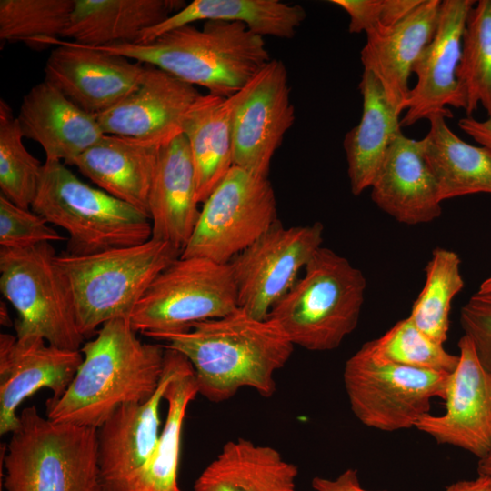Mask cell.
I'll return each instance as SVG.
<instances>
[{
	"label": "cell",
	"instance_id": "obj_12",
	"mask_svg": "<svg viewBox=\"0 0 491 491\" xmlns=\"http://www.w3.org/2000/svg\"><path fill=\"white\" fill-rule=\"evenodd\" d=\"M323 229L319 222L285 227L278 220L237 255L229 264L238 306L253 317L266 319L322 246Z\"/></svg>",
	"mask_w": 491,
	"mask_h": 491
},
{
	"label": "cell",
	"instance_id": "obj_11",
	"mask_svg": "<svg viewBox=\"0 0 491 491\" xmlns=\"http://www.w3.org/2000/svg\"><path fill=\"white\" fill-rule=\"evenodd\" d=\"M450 374L376 363L361 351L345 365L350 407L365 426L382 431L416 427L435 397L445 400Z\"/></svg>",
	"mask_w": 491,
	"mask_h": 491
},
{
	"label": "cell",
	"instance_id": "obj_38",
	"mask_svg": "<svg viewBox=\"0 0 491 491\" xmlns=\"http://www.w3.org/2000/svg\"><path fill=\"white\" fill-rule=\"evenodd\" d=\"M423 0H331L349 16L348 32L366 33L390 28L406 17Z\"/></svg>",
	"mask_w": 491,
	"mask_h": 491
},
{
	"label": "cell",
	"instance_id": "obj_33",
	"mask_svg": "<svg viewBox=\"0 0 491 491\" xmlns=\"http://www.w3.org/2000/svg\"><path fill=\"white\" fill-rule=\"evenodd\" d=\"M457 80L467 116L478 105L491 116V0L476 2L467 15Z\"/></svg>",
	"mask_w": 491,
	"mask_h": 491
},
{
	"label": "cell",
	"instance_id": "obj_8",
	"mask_svg": "<svg viewBox=\"0 0 491 491\" xmlns=\"http://www.w3.org/2000/svg\"><path fill=\"white\" fill-rule=\"evenodd\" d=\"M238 307L230 264L179 256L151 283L129 318L135 331L156 339Z\"/></svg>",
	"mask_w": 491,
	"mask_h": 491
},
{
	"label": "cell",
	"instance_id": "obj_43",
	"mask_svg": "<svg viewBox=\"0 0 491 491\" xmlns=\"http://www.w3.org/2000/svg\"><path fill=\"white\" fill-rule=\"evenodd\" d=\"M477 472L478 476H486L491 480V449L479 458Z\"/></svg>",
	"mask_w": 491,
	"mask_h": 491
},
{
	"label": "cell",
	"instance_id": "obj_36",
	"mask_svg": "<svg viewBox=\"0 0 491 491\" xmlns=\"http://www.w3.org/2000/svg\"><path fill=\"white\" fill-rule=\"evenodd\" d=\"M23 135L9 105L0 100V190L15 205L29 209L35 197L43 164L23 144Z\"/></svg>",
	"mask_w": 491,
	"mask_h": 491
},
{
	"label": "cell",
	"instance_id": "obj_16",
	"mask_svg": "<svg viewBox=\"0 0 491 491\" xmlns=\"http://www.w3.org/2000/svg\"><path fill=\"white\" fill-rule=\"evenodd\" d=\"M201 95L195 85L145 65L138 87L96 119L105 135L160 147L183 134L185 116Z\"/></svg>",
	"mask_w": 491,
	"mask_h": 491
},
{
	"label": "cell",
	"instance_id": "obj_1",
	"mask_svg": "<svg viewBox=\"0 0 491 491\" xmlns=\"http://www.w3.org/2000/svg\"><path fill=\"white\" fill-rule=\"evenodd\" d=\"M155 340L165 341L164 347L188 359L198 394L216 403L243 387L272 396L276 390L275 374L286 364L295 346L275 321L253 317L240 307Z\"/></svg>",
	"mask_w": 491,
	"mask_h": 491
},
{
	"label": "cell",
	"instance_id": "obj_45",
	"mask_svg": "<svg viewBox=\"0 0 491 491\" xmlns=\"http://www.w3.org/2000/svg\"><path fill=\"white\" fill-rule=\"evenodd\" d=\"M478 292L487 293L491 292V276L486 278L479 286Z\"/></svg>",
	"mask_w": 491,
	"mask_h": 491
},
{
	"label": "cell",
	"instance_id": "obj_42",
	"mask_svg": "<svg viewBox=\"0 0 491 491\" xmlns=\"http://www.w3.org/2000/svg\"><path fill=\"white\" fill-rule=\"evenodd\" d=\"M445 491H491V480L478 476L472 480H460L448 486Z\"/></svg>",
	"mask_w": 491,
	"mask_h": 491
},
{
	"label": "cell",
	"instance_id": "obj_4",
	"mask_svg": "<svg viewBox=\"0 0 491 491\" xmlns=\"http://www.w3.org/2000/svg\"><path fill=\"white\" fill-rule=\"evenodd\" d=\"M1 445L5 491H104L95 427L56 423L35 406Z\"/></svg>",
	"mask_w": 491,
	"mask_h": 491
},
{
	"label": "cell",
	"instance_id": "obj_2",
	"mask_svg": "<svg viewBox=\"0 0 491 491\" xmlns=\"http://www.w3.org/2000/svg\"><path fill=\"white\" fill-rule=\"evenodd\" d=\"M136 333L129 317L105 323L82 346L83 361L64 395L46 400V417L98 428L122 405L150 398L163 376L165 348Z\"/></svg>",
	"mask_w": 491,
	"mask_h": 491
},
{
	"label": "cell",
	"instance_id": "obj_31",
	"mask_svg": "<svg viewBox=\"0 0 491 491\" xmlns=\"http://www.w3.org/2000/svg\"><path fill=\"white\" fill-rule=\"evenodd\" d=\"M197 394L195 371L184 356L164 394L167 414L153 455L119 491H183L177 483L182 429L188 405Z\"/></svg>",
	"mask_w": 491,
	"mask_h": 491
},
{
	"label": "cell",
	"instance_id": "obj_39",
	"mask_svg": "<svg viewBox=\"0 0 491 491\" xmlns=\"http://www.w3.org/2000/svg\"><path fill=\"white\" fill-rule=\"evenodd\" d=\"M460 324L476 355L491 373V292H476L462 306Z\"/></svg>",
	"mask_w": 491,
	"mask_h": 491
},
{
	"label": "cell",
	"instance_id": "obj_23",
	"mask_svg": "<svg viewBox=\"0 0 491 491\" xmlns=\"http://www.w3.org/2000/svg\"><path fill=\"white\" fill-rule=\"evenodd\" d=\"M196 182L184 134L160 146L148 199L153 239L166 242L181 253L198 221Z\"/></svg>",
	"mask_w": 491,
	"mask_h": 491
},
{
	"label": "cell",
	"instance_id": "obj_26",
	"mask_svg": "<svg viewBox=\"0 0 491 491\" xmlns=\"http://www.w3.org/2000/svg\"><path fill=\"white\" fill-rule=\"evenodd\" d=\"M297 466L274 447L226 442L194 483V491H296Z\"/></svg>",
	"mask_w": 491,
	"mask_h": 491
},
{
	"label": "cell",
	"instance_id": "obj_37",
	"mask_svg": "<svg viewBox=\"0 0 491 491\" xmlns=\"http://www.w3.org/2000/svg\"><path fill=\"white\" fill-rule=\"evenodd\" d=\"M65 238L38 214L20 207L0 195V246L24 249Z\"/></svg>",
	"mask_w": 491,
	"mask_h": 491
},
{
	"label": "cell",
	"instance_id": "obj_22",
	"mask_svg": "<svg viewBox=\"0 0 491 491\" xmlns=\"http://www.w3.org/2000/svg\"><path fill=\"white\" fill-rule=\"evenodd\" d=\"M17 121L23 136L42 146L45 160L65 165H72L105 135L96 115L81 109L45 80L23 97Z\"/></svg>",
	"mask_w": 491,
	"mask_h": 491
},
{
	"label": "cell",
	"instance_id": "obj_7",
	"mask_svg": "<svg viewBox=\"0 0 491 491\" xmlns=\"http://www.w3.org/2000/svg\"><path fill=\"white\" fill-rule=\"evenodd\" d=\"M32 211L67 235L65 253L95 254L152 237L147 215L81 181L57 160H45Z\"/></svg>",
	"mask_w": 491,
	"mask_h": 491
},
{
	"label": "cell",
	"instance_id": "obj_30",
	"mask_svg": "<svg viewBox=\"0 0 491 491\" xmlns=\"http://www.w3.org/2000/svg\"><path fill=\"white\" fill-rule=\"evenodd\" d=\"M441 114L428 117L430 127L421 139L440 202L454 197L491 194V151L456 135Z\"/></svg>",
	"mask_w": 491,
	"mask_h": 491
},
{
	"label": "cell",
	"instance_id": "obj_35",
	"mask_svg": "<svg viewBox=\"0 0 491 491\" xmlns=\"http://www.w3.org/2000/svg\"><path fill=\"white\" fill-rule=\"evenodd\" d=\"M376 363L396 364L451 374L459 356L448 353L444 345L425 335L408 316L396 323L380 337L359 349Z\"/></svg>",
	"mask_w": 491,
	"mask_h": 491
},
{
	"label": "cell",
	"instance_id": "obj_34",
	"mask_svg": "<svg viewBox=\"0 0 491 491\" xmlns=\"http://www.w3.org/2000/svg\"><path fill=\"white\" fill-rule=\"evenodd\" d=\"M75 0H1L0 39L43 50L63 37Z\"/></svg>",
	"mask_w": 491,
	"mask_h": 491
},
{
	"label": "cell",
	"instance_id": "obj_44",
	"mask_svg": "<svg viewBox=\"0 0 491 491\" xmlns=\"http://www.w3.org/2000/svg\"><path fill=\"white\" fill-rule=\"evenodd\" d=\"M1 324L2 326H9L12 325L11 319L8 315V311L5 307V305L1 302Z\"/></svg>",
	"mask_w": 491,
	"mask_h": 491
},
{
	"label": "cell",
	"instance_id": "obj_32",
	"mask_svg": "<svg viewBox=\"0 0 491 491\" xmlns=\"http://www.w3.org/2000/svg\"><path fill=\"white\" fill-rule=\"evenodd\" d=\"M460 266L456 252L436 248L426 266L425 285L409 315L425 335L441 345L447 339L453 299L464 286Z\"/></svg>",
	"mask_w": 491,
	"mask_h": 491
},
{
	"label": "cell",
	"instance_id": "obj_13",
	"mask_svg": "<svg viewBox=\"0 0 491 491\" xmlns=\"http://www.w3.org/2000/svg\"><path fill=\"white\" fill-rule=\"evenodd\" d=\"M290 91L284 62L271 59L230 96L235 166L268 177L271 160L296 119Z\"/></svg>",
	"mask_w": 491,
	"mask_h": 491
},
{
	"label": "cell",
	"instance_id": "obj_46",
	"mask_svg": "<svg viewBox=\"0 0 491 491\" xmlns=\"http://www.w3.org/2000/svg\"><path fill=\"white\" fill-rule=\"evenodd\" d=\"M0 491H3V487H2V486H1V485H0Z\"/></svg>",
	"mask_w": 491,
	"mask_h": 491
},
{
	"label": "cell",
	"instance_id": "obj_21",
	"mask_svg": "<svg viewBox=\"0 0 491 491\" xmlns=\"http://www.w3.org/2000/svg\"><path fill=\"white\" fill-rule=\"evenodd\" d=\"M370 188L376 206L399 223L426 224L441 215L422 140L406 137L402 131L390 145Z\"/></svg>",
	"mask_w": 491,
	"mask_h": 491
},
{
	"label": "cell",
	"instance_id": "obj_28",
	"mask_svg": "<svg viewBox=\"0 0 491 491\" xmlns=\"http://www.w3.org/2000/svg\"><path fill=\"white\" fill-rule=\"evenodd\" d=\"M183 134L195 169L197 201L203 204L234 166L230 96L202 94L185 116Z\"/></svg>",
	"mask_w": 491,
	"mask_h": 491
},
{
	"label": "cell",
	"instance_id": "obj_27",
	"mask_svg": "<svg viewBox=\"0 0 491 491\" xmlns=\"http://www.w3.org/2000/svg\"><path fill=\"white\" fill-rule=\"evenodd\" d=\"M359 90L363 100L361 118L343 142L354 195L370 188L390 145L401 132L400 114L389 103L374 75L363 71Z\"/></svg>",
	"mask_w": 491,
	"mask_h": 491
},
{
	"label": "cell",
	"instance_id": "obj_15",
	"mask_svg": "<svg viewBox=\"0 0 491 491\" xmlns=\"http://www.w3.org/2000/svg\"><path fill=\"white\" fill-rule=\"evenodd\" d=\"M183 356L165 348L163 376L154 395L144 402L122 405L96 429L104 491H119L153 455L161 433L160 404Z\"/></svg>",
	"mask_w": 491,
	"mask_h": 491
},
{
	"label": "cell",
	"instance_id": "obj_19",
	"mask_svg": "<svg viewBox=\"0 0 491 491\" xmlns=\"http://www.w3.org/2000/svg\"><path fill=\"white\" fill-rule=\"evenodd\" d=\"M83 361L80 350L49 345L39 336L17 338L0 335V435L20 426L17 408L41 388L59 398L68 388Z\"/></svg>",
	"mask_w": 491,
	"mask_h": 491
},
{
	"label": "cell",
	"instance_id": "obj_25",
	"mask_svg": "<svg viewBox=\"0 0 491 491\" xmlns=\"http://www.w3.org/2000/svg\"><path fill=\"white\" fill-rule=\"evenodd\" d=\"M185 5L184 0H75L63 37L93 47L135 43Z\"/></svg>",
	"mask_w": 491,
	"mask_h": 491
},
{
	"label": "cell",
	"instance_id": "obj_5",
	"mask_svg": "<svg viewBox=\"0 0 491 491\" xmlns=\"http://www.w3.org/2000/svg\"><path fill=\"white\" fill-rule=\"evenodd\" d=\"M366 289V280L360 269L321 246L306 266L303 276L267 317L294 346L310 351L333 350L356 329Z\"/></svg>",
	"mask_w": 491,
	"mask_h": 491
},
{
	"label": "cell",
	"instance_id": "obj_24",
	"mask_svg": "<svg viewBox=\"0 0 491 491\" xmlns=\"http://www.w3.org/2000/svg\"><path fill=\"white\" fill-rule=\"evenodd\" d=\"M158 148L131 138L104 135L72 165L105 193L148 215Z\"/></svg>",
	"mask_w": 491,
	"mask_h": 491
},
{
	"label": "cell",
	"instance_id": "obj_18",
	"mask_svg": "<svg viewBox=\"0 0 491 491\" xmlns=\"http://www.w3.org/2000/svg\"><path fill=\"white\" fill-rule=\"evenodd\" d=\"M459 361L450 374L446 412L427 414L416 428L438 444L451 445L483 457L491 449V373L480 364L471 341H458Z\"/></svg>",
	"mask_w": 491,
	"mask_h": 491
},
{
	"label": "cell",
	"instance_id": "obj_6",
	"mask_svg": "<svg viewBox=\"0 0 491 491\" xmlns=\"http://www.w3.org/2000/svg\"><path fill=\"white\" fill-rule=\"evenodd\" d=\"M181 254L172 245L150 238L140 245L90 255H56L55 263L72 293L81 335L90 337L107 321L130 317L151 283Z\"/></svg>",
	"mask_w": 491,
	"mask_h": 491
},
{
	"label": "cell",
	"instance_id": "obj_9",
	"mask_svg": "<svg viewBox=\"0 0 491 491\" xmlns=\"http://www.w3.org/2000/svg\"><path fill=\"white\" fill-rule=\"evenodd\" d=\"M51 243L24 249L0 248V291L15 307L17 338L39 336L49 345L80 350L72 293L55 263Z\"/></svg>",
	"mask_w": 491,
	"mask_h": 491
},
{
	"label": "cell",
	"instance_id": "obj_20",
	"mask_svg": "<svg viewBox=\"0 0 491 491\" xmlns=\"http://www.w3.org/2000/svg\"><path fill=\"white\" fill-rule=\"evenodd\" d=\"M440 5L441 0H423L393 27L366 33V41L360 52L364 71L379 81L400 115L411 90L413 66L435 35Z\"/></svg>",
	"mask_w": 491,
	"mask_h": 491
},
{
	"label": "cell",
	"instance_id": "obj_40",
	"mask_svg": "<svg viewBox=\"0 0 491 491\" xmlns=\"http://www.w3.org/2000/svg\"><path fill=\"white\" fill-rule=\"evenodd\" d=\"M311 485L316 491H372L361 486L357 471L352 468L346 469L336 479L316 476L312 479Z\"/></svg>",
	"mask_w": 491,
	"mask_h": 491
},
{
	"label": "cell",
	"instance_id": "obj_10",
	"mask_svg": "<svg viewBox=\"0 0 491 491\" xmlns=\"http://www.w3.org/2000/svg\"><path fill=\"white\" fill-rule=\"evenodd\" d=\"M276 221V199L268 177L234 165L203 203L180 256L229 264Z\"/></svg>",
	"mask_w": 491,
	"mask_h": 491
},
{
	"label": "cell",
	"instance_id": "obj_17",
	"mask_svg": "<svg viewBox=\"0 0 491 491\" xmlns=\"http://www.w3.org/2000/svg\"><path fill=\"white\" fill-rule=\"evenodd\" d=\"M474 0L441 1L437 25L431 42L416 61L412 73L416 84L405 104L401 127L410 126L436 114L452 117L448 105L465 110L458 80L462 38Z\"/></svg>",
	"mask_w": 491,
	"mask_h": 491
},
{
	"label": "cell",
	"instance_id": "obj_41",
	"mask_svg": "<svg viewBox=\"0 0 491 491\" xmlns=\"http://www.w3.org/2000/svg\"><path fill=\"white\" fill-rule=\"evenodd\" d=\"M458 126L464 133L479 143L481 146L491 151V116L485 120L466 116L458 121Z\"/></svg>",
	"mask_w": 491,
	"mask_h": 491
},
{
	"label": "cell",
	"instance_id": "obj_3",
	"mask_svg": "<svg viewBox=\"0 0 491 491\" xmlns=\"http://www.w3.org/2000/svg\"><path fill=\"white\" fill-rule=\"evenodd\" d=\"M94 48L154 65L225 97L271 60L264 37L239 22L205 21L202 29L186 25L146 43Z\"/></svg>",
	"mask_w": 491,
	"mask_h": 491
},
{
	"label": "cell",
	"instance_id": "obj_14",
	"mask_svg": "<svg viewBox=\"0 0 491 491\" xmlns=\"http://www.w3.org/2000/svg\"><path fill=\"white\" fill-rule=\"evenodd\" d=\"M45 66V80L92 115L101 114L132 94L140 85L145 65L83 45L55 40Z\"/></svg>",
	"mask_w": 491,
	"mask_h": 491
},
{
	"label": "cell",
	"instance_id": "obj_29",
	"mask_svg": "<svg viewBox=\"0 0 491 491\" xmlns=\"http://www.w3.org/2000/svg\"><path fill=\"white\" fill-rule=\"evenodd\" d=\"M306 17L303 6L279 0H194L160 24L145 30L135 43H146L197 21L245 24L262 37L290 39Z\"/></svg>",
	"mask_w": 491,
	"mask_h": 491
}]
</instances>
